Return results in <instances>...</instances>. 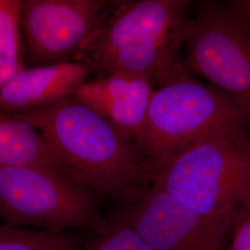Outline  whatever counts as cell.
<instances>
[{"label":"cell","instance_id":"cell-16","mask_svg":"<svg viewBox=\"0 0 250 250\" xmlns=\"http://www.w3.org/2000/svg\"><path fill=\"white\" fill-rule=\"evenodd\" d=\"M224 3L250 21V0H232Z\"/></svg>","mask_w":250,"mask_h":250},{"label":"cell","instance_id":"cell-11","mask_svg":"<svg viewBox=\"0 0 250 250\" xmlns=\"http://www.w3.org/2000/svg\"><path fill=\"white\" fill-rule=\"evenodd\" d=\"M41 165L63 172L45 136L17 117L0 111V166Z\"/></svg>","mask_w":250,"mask_h":250},{"label":"cell","instance_id":"cell-13","mask_svg":"<svg viewBox=\"0 0 250 250\" xmlns=\"http://www.w3.org/2000/svg\"><path fill=\"white\" fill-rule=\"evenodd\" d=\"M83 242L71 231L0 225V250H79Z\"/></svg>","mask_w":250,"mask_h":250},{"label":"cell","instance_id":"cell-3","mask_svg":"<svg viewBox=\"0 0 250 250\" xmlns=\"http://www.w3.org/2000/svg\"><path fill=\"white\" fill-rule=\"evenodd\" d=\"M148 184L207 217L234 222L250 199V137L222 128L150 166Z\"/></svg>","mask_w":250,"mask_h":250},{"label":"cell","instance_id":"cell-2","mask_svg":"<svg viewBox=\"0 0 250 250\" xmlns=\"http://www.w3.org/2000/svg\"><path fill=\"white\" fill-rule=\"evenodd\" d=\"M194 3L188 0L118 1L74 62L96 77L125 74L159 86L182 61Z\"/></svg>","mask_w":250,"mask_h":250},{"label":"cell","instance_id":"cell-12","mask_svg":"<svg viewBox=\"0 0 250 250\" xmlns=\"http://www.w3.org/2000/svg\"><path fill=\"white\" fill-rule=\"evenodd\" d=\"M21 0H0V90L26 66L20 27Z\"/></svg>","mask_w":250,"mask_h":250},{"label":"cell","instance_id":"cell-7","mask_svg":"<svg viewBox=\"0 0 250 250\" xmlns=\"http://www.w3.org/2000/svg\"><path fill=\"white\" fill-rule=\"evenodd\" d=\"M109 213L138 232L156 250H223L233 222L198 213L150 184L115 197Z\"/></svg>","mask_w":250,"mask_h":250},{"label":"cell","instance_id":"cell-14","mask_svg":"<svg viewBox=\"0 0 250 250\" xmlns=\"http://www.w3.org/2000/svg\"><path fill=\"white\" fill-rule=\"evenodd\" d=\"M79 250H156L129 225L110 214Z\"/></svg>","mask_w":250,"mask_h":250},{"label":"cell","instance_id":"cell-10","mask_svg":"<svg viewBox=\"0 0 250 250\" xmlns=\"http://www.w3.org/2000/svg\"><path fill=\"white\" fill-rule=\"evenodd\" d=\"M154 85L142 77L113 74L88 79L73 95L134 140L144 125Z\"/></svg>","mask_w":250,"mask_h":250},{"label":"cell","instance_id":"cell-9","mask_svg":"<svg viewBox=\"0 0 250 250\" xmlns=\"http://www.w3.org/2000/svg\"><path fill=\"white\" fill-rule=\"evenodd\" d=\"M90 75L79 62L26 67L0 90V111L17 115L52 106L73 96Z\"/></svg>","mask_w":250,"mask_h":250},{"label":"cell","instance_id":"cell-6","mask_svg":"<svg viewBox=\"0 0 250 250\" xmlns=\"http://www.w3.org/2000/svg\"><path fill=\"white\" fill-rule=\"evenodd\" d=\"M182 62L223 91L250 124V21L225 3H194Z\"/></svg>","mask_w":250,"mask_h":250},{"label":"cell","instance_id":"cell-1","mask_svg":"<svg viewBox=\"0 0 250 250\" xmlns=\"http://www.w3.org/2000/svg\"><path fill=\"white\" fill-rule=\"evenodd\" d=\"M13 116L45 136L63 173L81 187L116 197L148 185V165L134 140L73 96Z\"/></svg>","mask_w":250,"mask_h":250},{"label":"cell","instance_id":"cell-4","mask_svg":"<svg viewBox=\"0 0 250 250\" xmlns=\"http://www.w3.org/2000/svg\"><path fill=\"white\" fill-rule=\"evenodd\" d=\"M229 127H250L246 113L223 91L195 78L181 61L154 91L134 142L149 168L206 134Z\"/></svg>","mask_w":250,"mask_h":250},{"label":"cell","instance_id":"cell-8","mask_svg":"<svg viewBox=\"0 0 250 250\" xmlns=\"http://www.w3.org/2000/svg\"><path fill=\"white\" fill-rule=\"evenodd\" d=\"M118 1L21 0L20 27L27 68L74 62Z\"/></svg>","mask_w":250,"mask_h":250},{"label":"cell","instance_id":"cell-5","mask_svg":"<svg viewBox=\"0 0 250 250\" xmlns=\"http://www.w3.org/2000/svg\"><path fill=\"white\" fill-rule=\"evenodd\" d=\"M2 224L49 231L97 229V194L61 170L41 165L0 166Z\"/></svg>","mask_w":250,"mask_h":250},{"label":"cell","instance_id":"cell-15","mask_svg":"<svg viewBox=\"0 0 250 250\" xmlns=\"http://www.w3.org/2000/svg\"><path fill=\"white\" fill-rule=\"evenodd\" d=\"M227 250H250V199L242 204L232 228V241Z\"/></svg>","mask_w":250,"mask_h":250}]
</instances>
